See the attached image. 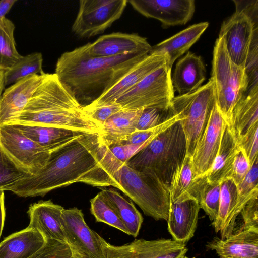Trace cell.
I'll return each mask as SVG.
<instances>
[{"label":"cell","mask_w":258,"mask_h":258,"mask_svg":"<svg viewBox=\"0 0 258 258\" xmlns=\"http://www.w3.org/2000/svg\"><path fill=\"white\" fill-rule=\"evenodd\" d=\"M105 150L100 134L85 133L53 151L43 168L8 190L29 197L43 196L76 182L102 187L100 171Z\"/></svg>","instance_id":"6da1fadb"},{"label":"cell","mask_w":258,"mask_h":258,"mask_svg":"<svg viewBox=\"0 0 258 258\" xmlns=\"http://www.w3.org/2000/svg\"><path fill=\"white\" fill-rule=\"evenodd\" d=\"M149 54L134 53L109 57H93L84 45L62 53L54 73L83 107L97 100Z\"/></svg>","instance_id":"7a4b0ae2"},{"label":"cell","mask_w":258,"mask_h":258,"mask_svg":"<svg viewBox=\"0 0 258 258\" xmlns=\"http://www.w3.org/2000/svg\"><path fill=\"white\" fill-rule=\"evenodd\" d=\"M4 124L54 126L101 133L100 126L89 116L55 74L45 73L23 110Z\"/></svg>","instance_id":"3957f363"},{"label":"cell","mask_w":258,"mask_h":258,"mask_svg":"<svg viewBox=\"0 0 258 258\" xmlns=\"http://www.w3.org/2000/svg\"><path fill=\"white\" fill-rule=\"evenodd\" d=\"M234 13L221 25L222 37L231 60L244 68L249 79L258 77V1L233 0Z\"/></svg>","instance_id":"277c9868"},{"label":"cell","mask_w":258,"mask_h":258,"mask_svg":"<svg viewBox=\"0 0 258 258\" xmlns=\"http://www.w3.org/2000/svg\"><path fill=\"white\" fill-rule=\"evenodd\" d=\"M186 155V138L179 120L159 134L125 164L151 174L169 189L173 175Z\"/></svg>","instance_id":"5b68a950"},{"label":"cell","mask_w":258,"mask_h":258,"mask_svg":"<svg viewBox=\"0 0 258 258\" xmlns=\"http://www.w3.org/2000/svg\"><path fill=\"white\" fill-rule=\"evenodd\" d=\"M114 180L144 214L156 220L168 218L169 189L150 173L135 170L123 164L114 175Z\"/></svg>","instance_id":"8992f818"},{"label":"cell","mask_w":258,"mask_h":258,"mask_svg":"<svg viewBox=\"0 0 258 258\" xmlns=\"http://www.w3.org/2000/svg\"><path fill=\"white\" fill-rule=\"evenodd\" d=\"M210 79L218 108L229 125L235 105L248 89L249 80L245 69L231 60L220 37L214 46Z\"/></svg>","instance_id":"52a82bcc"},{"label":"cell","mask_w":258,"mask_h":258,"mask_svg":"<svg viewBox=\"0 0 258 258\" xmlns=\"http://www.w3.org/2000/svg\"><path fill=\"white\" fill-rule=\"evenodd\" d=\"M216 97L210 79L205 85L188 94L174 96L171 106L180 120L186 141V155L192 156L207 124Z\"/></svg>","instance_id":"ba28073f"},{"label":"cell","mask_w":258,"mask_h":258,"mask_svg":"<svg viewBox=\"0 0 258 258\" xmlns=\"http://www.w3.org/2000/svg\"><path fill=\"white\" fill-rule=\"evenodd\" d=\"M171 69L165 64L145 77L115 102L122 109L169 107L174 97Z\"/></svg>","instance_id":"9c48e42d"},{"label":"cell","mask_w":258,"mask_h":258,"mask_svg":"<svg viewBox=\"0 0 258 258\" xmlns=\"http://www.w3.org/2000/svg\"><path fill=\"white\" fill-rule=\"evenodd\" d=\"M0 147L19 168L30 175L43 168L53 151L41 147L9 124L1 126Z\"/></svg>","instance_id":"30bf717a"},{"label":"cell","mask_w":258,"mask_h":258,"mask_svg":"<svg viewBox=\"0 0 258 258\" xmlns=\"http://www.w3.org/2000/svg\"><path fill=\"white\" fill-rule=\"evenodd\" d=\"M127 0H81L72 31L81 38L102 33L120 18Z\"/></svg>","instance_id":"8fae6325"},{"label":"cell","mask_w":258,"mask_h":258,"mask_svg":"<svg viewBox=\"0 0 258 258\" xmlns=\"http://www.w3.org/2000/svg\"><path fill=\"white\" fill-rule=\"evenodd\" d=\"M100 239L104 258H183L188 251L186 244L173 239H135L118 246Z\"/></svg>","instance_id":"7c38bea8"},{"label":"cell","mask_w":258,"mask_h":258,"mask_svg":"<svg viewBox=\"0 0 258 258\" xmlns=\"http://www.w3.org/2000/svg\"><path fill=\"white\" fill-rule=\"evenodd\" d=\"M226 125L215 101L205 130L191 156L194 179L206 175L211 168Z\"/></svg>","instance_id":"4fadbf2b"},{"label":"cell","mask_w":258,"mask_h":258,"mask_svg":"<svg viewBox=\"0 0 258 258\" xmlns=\"http://www.w3.org/2000/svg\"><path fill=\"white\" fill-rule=\"evenodd\" d=\"M128 2L139 13L159 21L164 27L186 24L195 11L194 0H130Z\"/></svg>","instance_id":"5bb4252c"},{"label":"cell","mask_w":258,"mask_h":258,"mask_svg":"<svg viewBox=\"0 0 258 258\" xmlns=\"http://www.w3.org/2000/svg\"><path fill=\"white\" fill-rule=\"evenodd\" d=\"M62 224L68 242L86 258H104L101 236L89 228L81 210L64 208Z\"/></svg>","instance_id":"9a60e30c"},{"label":"cell","mask_w":258,"mask_h":258,"mask_svg":"<svg viewBox=\"0 0 258 258\" xmlns=\"http://www.w3.org/2000/svg\"><path fill=\"white\" fill-rule=\"evenodd\" d=\"M84 46L87 53L93 57H109L134 53L149 54L152 47L145 37L136 33L120 32L101 36Z\"/></svg>","instance_id":"2e32d148"},{"label":"cell","mask_w":258,"mask_h":258,"mask_svg":"<svg viewBox=\"0 0 258 258\" xmlns=\"http://www.w3.org/2000/svg\"><path fill=\"white\" fill-rule=\"evenodd\" d=\"M63 209L51 200L31 204L27 211L30 219L28 227L39 231L46 240L68 242L62 224Z\"/></svg>","instance_id":"e0dca14e"},{"label":"cell","mask_w":258,"mask_h":258,"mask_svg":"<svg viewBox=\"0 0 258 258\" xmlns=\"http://www.w3.org/2000/svg\"><path fill=\"white\" fill-rule=\"evenodd\" d=\"M200 209L197 200L191 196L170 203L167 221L172 239L186 244L192 238Z\"/></svg>","instance_id":"ac0fdd59"},{"label":"cell","mask_w":258,"mask_h":258,"mask_svg":"<svg viewBox=\"0 0 258 258\" xmlns=\"http://www.w3.org/2000/svg\"><path fill=\"white\" fill-rule=\"evenodd\" d=\"M166 63L167 59L165 55L149 54L100 98L84 107L94 108L115 102L120 96L145 77Z\"/></svg>","instance_id":"d6986e66"},{"label":"cell","mask_w":258,"mask_h":258,"mask_svg":"<svg viewBox=\"0 0 258 258\" xmlns=\"http://www.w3.org/2000/svg\"><path fill=\"white\" fill-rule=\"evenodd\" d=\"M44 74L25 77L3 92L0 96L1 125L21 112L41 83Z\"/></svg>","instance_id":"ffe728a7"},{"label":"cell","mask_w":258,"mask_h":258,"mask_svg":"<svg viewBox=\"0 0 258 258\" xmlns=\"http://www.w3.org/2000/svg\"><path fill=\"white\" fill-rule=\"evenodd\" d=\"M207 247L220 258H258V228L240 229L223 240L215 238Z\"/></svg>","instance_id":"44dd1931"},{"label":"cell","mask_w":258,"mask_h":258,"mask_svg":"<svg viewBox=\"0 0 258 258\" xmlns=\"http://www.w3.org/2000/svg\"><path fill=\"white\" fill-rule=\"evenodd\" d=\"M241 210L237 186L231 178H226L221 182L218 214L212 222L215 232L220 234L221 239L234 233L236 220Z\"/></svg>","instance_id":"7402d4cb"},{"label":"cell","mask_w":258,"mask_h":258,"mask_svg":"<svg viewBox=\"0 0 258 258\" xmlns=\"http://www.w3.org/2000/svg\"><path fill=\"white\" fill-rule=\"evenodd\" d=\"M206 72L201 57L188 51L176 63L171 77L174 92L183 95L195 91L205 81Z\"/></svg>","instance_id":"603a6c76"},{"label":"cell","mask_w":258,"mask_h":258,"mask_svg":"<svg viewBox=\"0 0 258 258\" xmlns=\"http://www.w3.org/2000/svg\"><path fill=\"white\" fill-rule=\"evenodd\" d=\"M209 26L207 22L190 25L169 38L152 46L149 54L164 55L171 68L175 61L186 52Z\"/></svg>","instance_id":"cb8c5ba5"},{"label":"cell","mask_w":258,"mask_h":258,"mask_svg":"<svg viewBox=\"0 0 258 258\" xmlns=\"http://www.w3.org/2000/svg\"><path fill=\"white\" fill-rule=\"evenodd\" d=\"M258 123V82L251 84L235 105L228 126L236 139Z\"/></svg>","instance_id":"d4e9b609"},{"label":"cell","mask_w":258,"mask_h":258,"mask_svg":"<svg viewBox=\"0 0 258 258\" xmlns=\"http://www.w3.org/2000/svg\"><path fill=\"white\" fill-rule=\"evenodd\" d=\"M46 241L39 231L27 227L0 242V258H28L41 248Z\"/></svg>","instance_id":"484cf974"},{"label":"cell","mask_w":258,"mask_h":258,"mask_svg":"<svg viewBox=\"0 0 258 258\" xmlns=\"http://www.w3.org/2000/svg\"><path fill=\"white\" fill-rule=\"evenodd\" d=\"M13 125L41 147L51 151L63 146L86 133L54 126L36 125Z\"/></svg>","instance_id":"4316f807"},{"label":"cell","mask_w":258,"mask_h":258,"mask_svg":"<svg viewBox=\"0 0 258 258\" xmlns=\"http://www.w3.org/2000/svg\"><path fill=\"white\" fill-rule=\"evenodd\" d=\"M240 148L226 124L220 147L211 168L206 174L211 183H221L230 177L235 157Z\"/></svg>","instance_id":"83f0119b"},{"label":"cell","mask_w":258,"mask_h":258,"mask_svg":"<svg viewBox=\"0 0 258 258\" xmlns=\"http://www.w3.org/2000/svg\"><path fill=\"white\" fill-rule=\"evenodd\" d=\"M143 109H122L108 119L101 128L100 135L103 144H114L135 131Z\"/></svg>","instance_id":"f1b7e54d"},{"label":"cell","mask_w":258,"mask_h":258,"mask_svg":"<svg viewBox=\"0 0 258 258\" xmlns=\"http://www.w3.org/2000/svg\"><path fill=\"white\" fill-rule=\"evenodd\" d=\"M101 191L124 225L129 235L137 237L141 228L143 218L132 201L112 188H104Z\"/></svg>","instance_id":"f546056e"},{"label":"cell","mask_w":258,"mask_h":258,"mask_svg":"<svg viewBox=\"0 0 258 258\" xmlns=\"http://www.w3.org/2000/svg\"><path fill=\"white\" fill-rule=\"evenodd\" d=\"M220 184L209 182L206 175L193 179L188 192L197 200L212 222L216 220L218 214Z\"/></svg>","instance_id":"4dcf8cb0"},{"label":"cell","mask_w":258,"mask_h":258,"mask_svg":"<svg viewBox=\"0 0 258 258\" xmlns=\"http://www.w3.org/2000/svg\"><path fill=\"white\" fill-rule=\"evenodd\" d=\"M42 62V55L39 52L22 56L11 68L4 71L5 87L30 75L43 74Z\"/></svg>","instance_id":"1f68e13d"},{"label":"cell","mask_w":258,"mask_h":258,"mask_svg":"<svg viewBox=\"0 0 258 258\" xmlns=\"http://www.w3.org/2000/svg\"><path fill=\"white\" fill-rule=\"evenodd\" d=\"M15 28L9 19L5 17L0 20V70H8L22 56L16 49Z\"/></svg>","instance_id":"d6a6232c"},{"label":"cell","mask_w":258,"mask_h":258,"mask_svg":"<svg viewBox=\"0 0 258 258\" xmlns=\"http://www.w3.org/2000/svg\"><path fill=\"white\" fill-rule=\"evenodd\" d=\"M193 179L191 157L186 155L176 169L169 187L170 203L190 196L188 192Z\"/></svg>","instance_id":"836d02e7"},{"label":"cell","mask_w":258,"mask_h":258,"mask_svg":"<svg viewBox=\"0 0 258 258\" xmlns=\"http://www.w3.org/2000/svg\"><path fill=\"white\" fill-rule=\"evenodd\" d=\"M90 202V211L96 222L105 223L129 235L124 225L102 191Z\"/></svg>","instance_id":"e575fe53"},{"label":"cell","mask_w":258,"mask_h":258,"mask_svg":"<svg viewBox=\"0 0 258 258\" xmlns=\"http://www.w3.org/2000/svg\"><path fill=\"white\" fill-rule=\"evenodd\" d=\"M28 258H86L66 242L46 240L44 245Z\"/></svg>","instance_id":"d590c367"},{"label":"cell","mask_w":258,"mask_h":258,"mask_svg":"<svg viewBox=\"0 0 258 258\" xmlns=\"http://www.w3.org/2000/svg\"><path fill=\"white\" fill-rule=\"evenodd\" d=\"M30 175L19 168L0 147V190L11 186Z\"/></svg>","instance_id":"8d00e7d4"},{"label":"cell","mask_w":258,"mask_h":258,"mask_svg":"<svg viewBox=\"0 0 258 258\" xmlns=\"http://www.w3.org/2000/svg\"><path fill=\"white\" fill-rule=\"evenodd\" d=\"M175 114L171 105L166 108L144 109L138 120L136 130L152 128L166 121Z\"/></svg>","instance_id":"74e56055"},{"label":"cell","mask_w":258,"mask_h":258,"mask_svg":"<svg viewBox=\"0 0 258 258\" xmlns=\"http://www.w3.org/2000/svg\"><path fill=\"white\" fill-rule=\"evenodd\" d=\"M238 203L241 209L253 196L258 194V158L251 165L242 182L237 186Z\"/></svg>","instance_id":"f35d334b"},{"label":"cell","mask_w":258,"mask_h":258,"mask_svg":"<svg viewBox=\"0 0 258 258\" xmlns=\"http://www.w3.org/2000/svg\"><path fill=\"white\" fill-rule=\"evenodd\" d=\"M240 149L244 153L251 165L258 158V123L242 137L236 139Z\"/></svg>","instance_id":"ab89813d"},{"label":"cell","mask_w":258,"mask_h":258,"mask_svg":"<svg viewBox=\"0 0 258 258\" xmlns=\"http://www.w3.org/2000/svg\"><path fill=\"white\" fill-rule=\"evenodd\" d=\"M84 108L89 116L98 123L101 128L108 119L122 109L121 107L115 102L94 108Z\"/></svg>","instance_id":"60d3db41"},{"label":"cell","mask_w":258,"mask_h":258,"mask_svg":"<svg viewBox=\"0 0 258 258\" xmlns=\"http://www.w3.org/2000/svg\"><path fill=\"white\" fill-rule=\"evenodd\" d=\"M258 194L250 198L241 209L243 225L240 229L258 228Z\"/></svg>","instance_id":"b9f144b4"},{"label":"cell","mask_w":258,"mask_h":258,"mask_svg":"<svg viewBox=\"0 0 258 258\" xmlns=\"http://www.w3.org/2000/svg\"><path fill=\"white\" fill-rule=\"evenodd\" d=\"M250 167V165L244 152L240 149L233 163L230 178L238 186L240 184Z\"/></svg>","instance_id":"7bdbcfd3"},{"label":"cell","mask_w":258,"mask_h":258,"mask_svg":"<svg viewBox=\"0 0 258 258\" xmlns=\"http://www.w3.org/2000/svg\"><path fill=\"white\" fill-rule=\"evenodd\" d=\"M17 0L0 1V20L5 18Z\"/></svg>","instance_id":"ee69618b"},{"label":"cell","mask_w":258,"mask_h":258,"mask_svg":"<svg viewBox=\"0 0 258 258\" xmlns=\"http://www.w3.org/2000/svg\"><path fill=\"white\" fill-rule=\"evenodd\" d=\"M4 191L0 190V237L3 229L5 219Z\"/></svg>","instance_id":"f6af8a7d"},{"label":"cell","mask_w":258,"mask_h":258,"mask_svg":"<svg viewBox=\"0 0 258 258\" xmlns=\"http://www.w3.org/2000/svg\"><path fill=\"white\" fill-rule=\"evenodd\" d=\"M4 71L0 70V96L5 87L4 85Z\"/></svg>","instance_id":"bcb514c9"},{"label":"cell","mask_w":258,"mask_h":258,"mask_svg":"<svg viewBox=\"0 0 258 258\" xmlns=\"http://www.w3.org/2000/svg\"><path fill=\"white\" fill-rule=\"evenodd\" d=\"M183 258H188L187 256H185Z\"/></svg>","instance_id":"7dc6e473"},{"label":"cell","mask_w":258,"mask_h":258,"mask_svg":"<svg viewBox=\"0 0 258 258\" xmlns=\"http://www.w3.org/2000/svg\"><path fill=\"white\" fill-rule=\"evenodd\" d=\"M1 122H0V128H1Z\"/></svg>","instance_id":"c3c4849f"}]
</instances>
